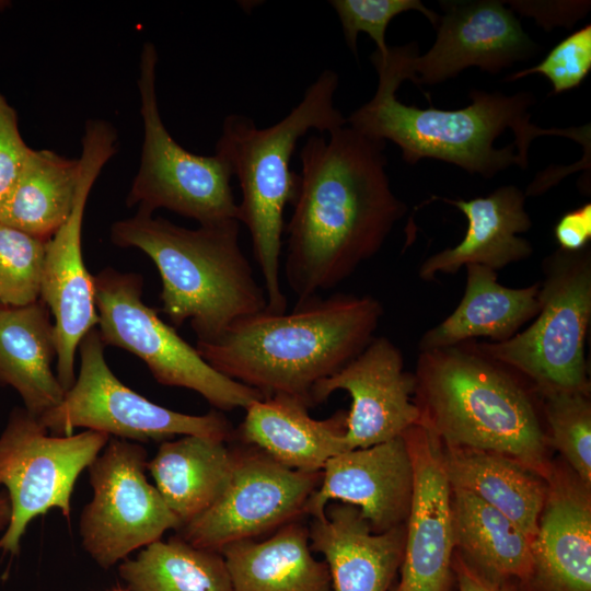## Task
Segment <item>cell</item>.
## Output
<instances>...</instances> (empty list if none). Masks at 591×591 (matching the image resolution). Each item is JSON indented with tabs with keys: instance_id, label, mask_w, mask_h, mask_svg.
Here are the masks:
<instances>
[{
	"instance_id": "e575fe53",
	"label": "cell",
	"mask_w": 591,
	"mask_h": 591,
	"mask_svg": "<svg viewBox=\"0 0 591 591\" xmlns=\"http://www.w3.org/2000/svg\"><path fill=\"white\" fill-rule=\"evenodd\" d=\"M31 150L20 134L15 109L0 93V207L15 186Z\"/></svg>"
},
{
	"instance_id": "4fadbf2b",
	"label": "cell",
	"mask_w": 591,
	"mask_h": 591,
	"mask_svg": "<svg viewBox=\"0 0 591 591\" xmlns=\"http://www.w3.org/2000/svg\"><path fill=\"white\" fill-rule=\"evenodd\" d=\"M116 140L117 134L107 121L88 120L74 207L46 244L39 299L54 317L56 375L65 392L76 381L79 345L99 323L94 279L84 265L81 231L89 194L101 170L116 152Z\"/></svg>"
},
{
	"instance_id": "d6a6232c",
	"label": "cell",
	"mask_w": 591,
	"mask_h": 591,
	"mask_svg": "<svg viewBox=\"0 0 591 591\" xmlns=\"http://www.w3.org/2000/svg\"><path fill=\"white\" fill-rule=\"evenodd\" d=\"M329 3L337 13L345 40L355 56H358L357 36L361 32L372 38L381 56H386L389 54L386 28L401 13L418 11L433 26H437L440 16L419 0H332Z\"/></svg>"
},
{
	"instance_id": "ba28073f",
	"label": "cell",
	"mask_w": 591,
	"mask_h": 591,
	"mask_svg": "<svg viewBox=\"0 0 591 591\" xmlns=\"http://www.w3.org/2000/svg\"><path fill=\"white\" fill-rule=\"evenodd\" d=\"M93 279L103 343L139 357L158 383L195 391L220 410L245 409L265 397L215 370L160 318L141 299L140 275L105 268Z\"/></svg>"
},
{
	"instance_id": "ac0fdd59",
	"label": "cell",
	"mask_w": 591,
	"mask_h": 591,
	"mask_svg": "<svg viewBox=\"0 0 591 591\" xmlns=\"http://www.w3.org/2000/svg\"><path fill=\"white\" fill-rule=\"evenodd\" d=\"M414 493V468L402 436L341 452L322 470L304 514L320 518L332 501L359 509L374 533L406 524Z\"/></svg>"
},
{
	"instance_id": "9a60e30c",
	"label": "cell",
	"mask_w": 591,
	"mask_h": 591,
	"mask_svg": "<svg viewBox=\"0 0 591 591\" xmlns=\"http://www.w3.org/2000/svg\"><path fill=\"white\" fill-rule=\"evenodd\" d=\"M416 380L405 370L404 356L386 337H373L366 348L312 390L311 407L338 390L351 397L345 442L363 449L402 436L420 421L414 401Z\"/></svg>"
},
{
	"instance_id": "f1b7e54d",
	"label": "cell",
	"mask_w": 591,
	"mask_h": 591,
	"mask_svg": "<svg viewBox=\"0 0 591 591\" xmlns=\"http://www.w3.org/2000/svg\"><path fill=\"white\" fill-rule=\"evenodd\" d=\"M80 177V159L32 149L15 186L0 207V222L48 241L70 217Z\"/></svg>"
},
{
	"instance_id": "52a82bcc",
	"label": "cell",
	"mask_w": 591,
	"mask_h": 591,
	"mask_svg": "<svg viewBox=\"0 0 591 591\" xmlns=\"http://www.w3.org/2000/svg\"><path fill=\"white\" fill-rule=\"evenodd\" d=\"M533 322L501 343H474L531 382L537 394H590L586 339L591 320V250L558 248L542 262Z\"/></svg>"
},
{
	"instance_id": "836d02e7",
	"label": "cell",
	"mask_w": 591,
	"mask_h": 591,
	"mask_svg": "<svg viewBox=\"0 0 591 591\" xmlns=\"http://www.w3.org/2000/svg\"><path fill=\"white\" fill-rule=\"evenodd\" d=\"M591 69V25H584L554 46L534 67L509 74L511 82L531 74L546 77L553 94L572 90L581 84Z\"/></svg>"
},
{
	"instance_id": "d6986e66",
	"label": "cell",
	"mask_w": 591,
	"mask_h": 591,
	"mask_svg": "<svg viewBox=\"0 0 591 591\" xmlns=\"http://www.w3.org/2000/svg\"><path fill=\"white\" fill-rule=\"evenodd\" d=\"M591 488L553 466L521 591H591Z\"/></svg>"
},
{
	"instance_id": "7a4b0ae2",
	"label": "cell",
	"mask_w": 591,
	"mask_h": 591,
	"mask_svg": "<svg viewBox=\"0 0 591 591\" xmlns=\"http://www.w3.org/2000/svg\"><path fill=\"white\" fill-rule=\"evenodd\" d=\"M416 43L389 47L370 59L378 73L373 97L346 118L358 132L376 140H390L403 160L416 164L429 158L454 164L471 174L491 178L511 165L528 169L531 142L540 136H563L590 152V125L543 129L530 123L532 93L472 90L471 104L459 109L419 108L397 100L403 81L415 80Z\"/></svg>"
},
{
	"instance_id": "d4e9b609",
	"label": "cell",
	"mask_w": 591,
	"mask_h": 591,
	"mask_svg": "<svg viewBox=\"0 0 591 591\" xmlns=\"http://www.w3.org/2000/svg\"><path fill=\"white\" fill-rule=\"evenodd\" d=\"M309 528L293 520L262 542L221 551L233 591H333L328 567L313 557Z\"/></svg>"
},
{
	"instance_id": "9c48e42d",
	"label": "cell",
	"mask_w": 591,
	"mask_h": 591,
	"mask_svg": "<svg viewBox=\"0 0 591 591\" xmlns=\"http://www.w3.org/2000/svg\"><path fill=\"white\" fill-rule=\"evenodd\" d=\"M158 53L150 42L140 56L138 89L143 121L140 166L126 204L153 213L163 208L194 219L200 225L239 221L230 163L219 153L198 155L185 150L166 130L158 107Z\"/></svg>"
},
{
	"instance_id": "30bf717a",
	"label": "cell",
	"mask_w": 591,
	"mask_h": 591,
	"mask_svg": "<svg viewBox=\"0 0 591 591\" xmlns=\"http://www.w3.org/2000/svg\"><path fill=\"white\" fill-rule=\"evenodd\" d=\"M78 349L80 368L73 385L56 407L38 418L51 434L70 436L76 428H85L138 443L188 434L222 441L231 438L232 426L219 412L183 414L126 386L106 363L97 328L83 337Z\"/></svg>"
},
{
	"instance_id": "44dd1931",
	"label": "cell",
	"mask_w": 591,
	"mask_h": 591,
	"mask_svg": "<svg viewBox=\"0 0 591 591\" xmlns=\"http://www.w3.org/2000/svg\"><path fill=\"white\" fill-rule=\"evenodd\" d=\"M525 198L524 192L513 185L470 200L440 198L466 217L467 230L459 244L426 258L419 266V278L430 281L439 274H455L467 265L497 271L530 257L532 244L519 236L532 227Z\"/></svg>"
},
{
	"instance_id": "f35d334b",
	"label": "cell",
	"mask_w": 591,
	"mask_h": 591,
	"mask_svg": "<svg viewBox=\"0 0 591 591\" xmlns=\"http://www.w3.org/2000/svg\"><path fill=\"white\" fill-rule=\"evenodd\" d=\"M11 517V505L5 491H0V532H4Z\"/></svg>"
},
{
	"instance_id": "74e56055",
	"label": "cell",
	"mask_w": 591,
	"mask_h": 591,
	"mask_svg": "<svg viewBox=\"0 0 591 591\" xmlns=\"http://www.w3.org/2000/svg\"><path fill=\"white\" fill-rule=\"evenodd\" d=\"M452 572L455 576L457 591H521L511 580L498 581L484 576L459 554L453 557Z\"/></svg>"
},
{
	"instance_id": "ab89813d",
	"label": "cell",
	"mask_w": 591,
	"mask_h": 591,
	"mask_svg": "<svg viewBox=\"0 0 591 591\" xmlns=\"http://www.w3.org/2000/svg\"><path fill=\"white\" fill-rule=\"evenodd\" d=\"M113 591H123V590H113Z\"/></svg>"
},
{
	"instance_id": "4316f807",
	"label": "cell",
	"mask_w": 591,
	"mask_h": 591,
	"mask_svg": "<svg viewBox=\"0 0 591 591\" xmlns=\"http://www.w3.org/2000/svg\"><path fill=\"white\" fill-rule=\"evenodd\" d=\"M442 448L451 488L475 495L533 541L546 499L547 482L503 455L443 444Z\"/></svg>"
},
{
	"instance_id": "f546056e",
	"label": "cell",
	"mask_w": 591,
	"mask_h": 591,
	"mask_svg": "<svg viewBox=\"0 0 591 591\" xmlns=\"http://www.w3.org/2000/svg\"><path fill=\"white\" fill-rule=\"evenodd\" d=\"M118 573L129 591H233L220 553L193 546L178 535L143 547L123 560Z\"/></svg>"
},
{
	"instance_id": "83f0119b",
	"label": "cell",
	"mask_w": 591,
	"mask_h": 591,
	"mask_svg": "<svg viewBox=\"0 0 591 591\" xmlns=\"http://www.w3.org/2000/svg\"><path fill=\"white\" fill-rule=\"evenodd\" d=\"M451 493L457 554L490 579L525 583L532 571V540L475 495L453 488Z\"/></svg>"
},
{
	"instance_id": "cb8c5ba5",
	"label": "cell",
	"mask_w": 591,
	"mask_h": 591,
	"mask_svg": "<svg viewBox=\"0 0 591 591\" xmlns=\"http://www.w3.org/2000/svg\"><path fill=\"white\" fill-rule=\"evenodd\" d=\"M55 358L54 323L40 299L0 309V382L12 386L37 418L66 393L51 369Z\"/></svg>"
},
{
	"instance_id": "8d00e7d4",
	"label": "cell",
	"mask_w": 591,
	"mask_h": 591,
	"mask_svg": "<svg viewBox=\"0 0 591 591\" xmlns=\"http://www.w3.org/2000/svg\"><path fill=\"white\" fill-rule=\"evenodd\" d=\"M555 239L559 248L565 251H580L591 239V204L563 215L554 228Z\"/></svg>"
},
{
	"instance_id": "d590c367",
	"label": "cell",
	"mask_w": 591,
	"mask_h": 591,
	"mask_svg": "<svg viewBox=\"0 0 591 591\" xmlns=\"http://www.w3.org/2000/svg\"><path fill=\"white\" fill-rule=\"evenodd\" d=\"M506 3L513 13L533 18L547 32L557 26L572 27L591 7V2L586 0H509Z\"/></svg>"
},
{
	"instance_id": "1f68e13d",
	"label": "cell",
	"mask_w": 591,
	"mask_h": 591,
	"mask_svg": "<svg viewBox=\"0 0 591 591\" xmlns=\"http://www.w3.org/2000/svg\"><path fill=\"white\" fill-rule=\"evenodd\" d=\"M48 241L0 222V304L24 306L39 300Z\"/></svg>"
},
{
	"instance_id": "484cf974",
	"label": "cell",
	"mask_w": 591,
	"mask_h": 591,
	"mask_svg": "<svg viewBox=\"0 0 591 591\" xmlns=\"http://www.w3.org/2000/svg\"><path fill=\"white\" fill-rule=\"evenodd\" d=\"M225 442L182 436L161 442L154 457L148 461L155 488L181 526L206 511L228 485L234 453Z\"/></svg>"
},
{
	"instance_id": "e0dca14e",
	"label": "cell",
	"mask_w": 591,
	"mask_h": 591,
	"mask_svg": "<svg viewBox=\"0 0 591 591\" xmlns=\"http://www.w3.org/2000/svg\"><path fill=\"white\" fill-rule=\"evenodd\" d=\"M431 48L413 61L414 83L433 85L470 67L496 74L538 50L505 1H439Z\"/></svg>"
},
{
	"instance_id": "5b68a950",
	"label": "cell",
	"mask_w": 591,
	"mask_h": 591,
	"mask_svg": "<svg viewBox=\"0 0 591 591\" xmlns=\"http://www.w3.org/2000/svg\"><path fill=\"white\" fill-rule=\"evenodd\" d=\"M239 234L237 220L187 229L140 210L111 228L115 245L139 248L151 258L162 281L163 313L175 326L189 321L200 343L266 310L265 290Z\"/></svg>"
},
{
	"instance_id": "7402d4cb",
	"label": "cell",
	"mask_w": 591,
	"mask_h": 591,
	"mask_svg": "<svg viewBox=\"0 0 591 591\" xmlns=\"http://www.w3.org/2000/svg\"><path fill=\"white\" fill-rule=\"evenodd\" d=\"M300 398L277 394L253 402L240 426L242 440L278 463L301 472H322L333 456L348 451L347 412L316 420Z\"/></svg>"
},
{
	"instance_id": "277c9868",
	"label": "cell",
	"mask_w": 591,
	"mask_h": 591,
	"mask_svg": "<svg viewBox=\"0 0 591 591\" xmlns=\"http://www.w3.org/2000/svg\"><path fill=\"white\" fill-rule=\"evenodd\" d=\"M414 375L420 421L443 445L507 456L547 482L551 445L523 376L473 340L419 351Z\"/></svg>"
},
{
	"instance_id": "ffe728a7",
	"label": "cell",
	"mask_w": 591,
	"mask_h": 591,
	"mask_svg": "<svg viewBox=\"0 0 591 591\" xmlns=\"http://www.w3.org/2000/svg\"><path fill=\"white\" fill-rule=\"evenodd\" d=\"M406 524L374 533L358 508L327 505L309 528L310 547L328 567L333 591H390L401 569Z\"/></svg>"
},
{
	"instance_id": "5bb4252c",
	"label": "cell",
	"mask_w": 591,
	"mask_h": 591,
	"mask_svg": "<svg viewBox=\"0 0 591 591\" xmlns=\"http://www.w3.org/2000/svg\"><path fill=\"white\" fill-rule=\"evenodd\" d=\"M322 472L289 468L254 448L234 453L231 478L216 501L179 528L195 547L221 553L240 541L297 520L321 483Z\"/></svg>"
},
{
	"instance_id": "603a6c76",
	"label": "cell",
	"mask_w": 591,
	"mask_h": 591,
	"mask_svg": "<svg viewBox=\"0 0 591 591\" xmlns=\"http://www.w3.org/2000/svg\"><path fill=\"white\" fill-rule=\"evenodd\" d=\"M466 285L455 310L428 329L418 344L419 351L459 345L476 338L490 343L510 339L540 309L538 282L509 288L497 281V271L480 265H467Z\"/></svg>"
},
{
	"instance_id": "4dcf8cb0",
	"label": "cell",
	"mask_w": 591,
	"mask_h": 591,
	"mask_svg": "<svg viewBox=\"0 0 591 591\" xmlns=\"http://www.w3.org/2000/svg\"><path fill=\"white\" fill-rule=\"evenodd\" d=\"M549 445L558 450L580 482L591 488V403L588 393L538 394Z\"/></svg>"
},
{
	"instance_id": "2e32d148",
	"label": "cell",
	"mask_w": 591,
	"mask_h": 591,
	"mask_svg": "<svg viewBox=\"0 0 591 591\" xmlns=\"http://www.w3.org/2000/svg\"><path fill=\"white\" fill-rule=\"evenodd\" d=\"M403 437L414 468V493L406 522L401 580L395 591H448L455 538L452 493L438 436L424 422Z\"/></svg>"
},
{
	"instance_id": "8fae6325",
	"label": "cell",
	"mask_w": 591,
	"mask_h": 591,
	"mask_svg": "<svg viewBox=\"0 0 591 591\" xmlns=\"http://www.w3.org/2000/svg\"><path fill=\"white\" fill-rule=\"evenodd\" d=\"M105 432L84 430L56 436L24 407L12 409L0 434V487L9 496L11 517L0 551L16 555L28 524L51 509L69 519L79 475L109 440Z\"/></svg>"
},
{
	"instance_id": "3957f363",
	"label": "cell",
	"mask_w": 591,
	"mask_h": 591,
	"mask_svg": "<svg viewBox=\"0 0 591 591\" xmlns=\"http://www.w3.org/2000/svg\"><path fill=\"white\" fill-rule=\"evenodd\" d=\"M383 315L371 296L335 293L297 302L290 312L266 311L234 322L217 339L197 341L202 359L224 376L311 407V392L374 337Z\"/></svg>"
},
{
	"instance_id": "8992f818",
	"label": "cell",
	"mask_w": 591,
	"mask_h": 591,
	"mask_svg": "<svg viewBox=\"0 0 591 591\" xmlns=\"http://www.w3.org/2000/svg\"><path fill=\"white\" fill-rule=\"evenodd\" d=\"M338 74L323 71L305 90L301 102L277 124L258 128L252 118L232 114L224 118L216 152L230 163L241 189L239 222L251 235L254 258L264 279L266 312L287 311L280 283L283 212L292 205L299 174L290 169L298 143L309 130L332 132L347 124L335 107Z\"/></svg>"
},
{
	"instance_id": "7c38bea8",
	"label": "cell",
	"mask_w": 591,
	"mask_h": 591,
	"mask_svg": "<svg viewBox=\"0 0 591 591\" xmlns=\"http://www.w3.org/2000/svg\"><path fill=\"white\" fill-rule=\"evenodd\" d=\"M147 464L141 444L109 438L88 467L93 495L81 512L79 531L84 551L104 569L181 528L148 482Z\"/></svg>"
},
{
	"instance_id": "6da1fadb",
	"label": "cell",
	"mask_w": 591,
	"mask_h": 591,
	"mask_svg": "<svg viewBox=\"0 0 591 591\" xmlns=\"http://www.w3.org/2000/svg\"><path fill=\"white\" fill-rule=\"evenodd\" d=\"M346 125L329 139L310 136L299 153L283 268L297 302L350 277L380 251L407 210L390 186L385 141Z\"/></svg>"
},
{
	"instance_id": "60d3db41",
	"label": "cell",
	"mask_w": 591,
	"mask_h": 591,
	"mask_svg": "<svg viewBox=\"0 0 591 591\" xmlns=\"http://www.w3.org/2000/svg\"><path fill=\"white\" fill-rule=\"evenodd\" d=\"M3 308V305L0 304V309Z\"/></svg>"
}]
</instances>
